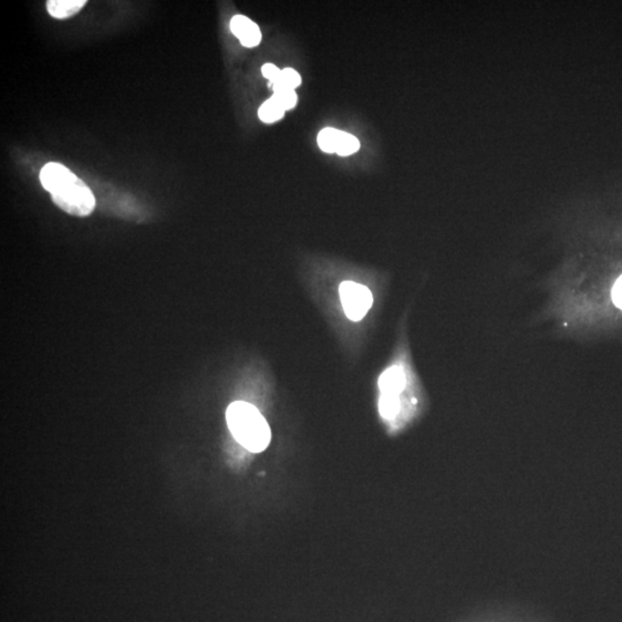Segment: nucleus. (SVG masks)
<instances>
[{"label": "nucleus", "mask_w": 622, "mask_h": 622, "mask_svg": "<svg viewBox=\"0 0 622 622\" xmlns=\"http://www.w3.org/2000/svg\"><path fill=\"white\" fill-rule=\"evenodd\" d=\"M40 183L51 194L53 203L67 214L87 217L96 205L89 187L59 163H47L40 174Z\"/></svg>", "instance_id": "f257e3e1"}, {"label": "nucleus", "mask_w": 622, "mask_h": 622, "mask_svg": "<svg viewBox=\"0 0 622 622\" xmlns=\"http://www.w3.org/2000/svg\"><path fill=\"white\" fill-rule=\"evenodd\" d=\"M227 427L240 445L260 453L269 446L271 430L260 410L249 403L236 401L226 410Z\"/></svg>", "instance_id": "f03ea898"}, {"label": "nucleus", "mask_w": 622, "mask_h": 622, "mask_svg": "<svg viewBox=\"0 0 622 622\" xmlns=\"http://www.w3.org/2000/svg\"><path fill=\"white\" fill-rule=\"evenodd\" d=\"M345 313L352 321H361L372 308L374 297L366 286L354 282H344L339 287Z\"/></svg>", "instance_id": "7ed1b4c3"}, {"label": "nucleus", "mask_w": 622, "mask_h": 622, "mask_svg": "<svg viewBox=\"0 0 622 622\" xmlns=\"http://www.w3.org/2000/svg\"><path fill=\"white\" fill-rule=\"evenodd\" d=\"M231 30L246 47H255L262 40L260 27L245 16H236L231 21Z\"/></svg>", "instance_id": "20e7f679"}, {"label": "nucleus", "mask_w": 622, "mask_h": 622, "mask_svg": "<svg viewBox=\"0 0 622 622\" xmlns=\"http://www.w3.org/2000/svg\"><path fill=\"white\" fill-rule=\"evenodd\" d=\"M379 388L383 394L398 396L405 388V375L403 369L399 366L391 367L383 372L378 381Z\"/></svg>", "instance_id": "39448f33"}, {"label": "nucleus", "mask_w": 622, "mask_h": 622, "mask_svg": "<svg viewBox=\"0 0 622 622\" xmlns=\"http://www.w3.org/2000/svg\"><path fill=\"white\" fill-rule=\"evenodd\" d=\"M86 4V0H50L47 12L56 19H67L80 12Z\"/></svg>", "instance_id": "423d86ee"}, {"label": "nucleus", "mask_w": 622, "mask_h": 622, "mask_svg": "<svg viewBox=\"0 0 622 622\" xmlns=\"http://www.w3.org/2000/svg\"><path fill=\"white\" fill-rule=\"evenodd\" d=\"M284 115H285V110L279 105L273 97L267 99V102H264L258 110V117L265 124H273V122L284 118Z\"/></svg>", "instance_id": "0eeeda50"}, {"label": "nucleus", "mask_w": 622, "mask_h": 622, "mask_svg": "<svg viewBox=\"0 0 622 622\" xmlns=\"http://www.w3.org/2000/svg\"><path fill=\"white\" fill-rule=\"evenodd\" d=\"M339 135L340 130L335 129V128H324L321 130L318 134V146L322 149L323 151L328 154H333L337 152L338 141H339Z\"/></svg>", "instance_id": "6e6552de"}, {"label": "nucleus", "mask_w": 622, "mask_h": 622, "mask_svg": "<svg viewBox=\"0 0 622 622\" xmlns=\"http://www.w3.org/2000/svg\"><path fill=\"white\" fill-rule=\"evenodd\" d=\"M273 98L276 99L279 105L285 111L294 109L297 103V95L295 90L285 87H273Z\"/></svg>", "instance_id": "1a4fd4ad"}, {"label": "nucleus", "mask_w": 622, "mask_h": 622, "mask_svg": "<svg viewBox=\"0 0 622 622\" xmlns=\"http://www.w3.org/2000/svg\"><path fill=\"white\" fill-rule=\"evenodd\" d=\"M359 141L356 139L352 134L341 132L339 135V141H338L337 152L339 156L346 157V156L353 155L356 151H359Z\"/></svg>", "instance_id": "9d476101"}, {"label": "nucleus", "mask_w": 622, "mask_h": 622, "mask_svg": "<svg viewBox=\"0 0 622 622\" xmlns=\"http://www.w3.org/2000/svg\"><path fill=\"white\" fill-rule=\"evenodd\" d=\"M400 410V401L398 396L393 394H381L379 400V412L386 420L396 417Z\"/></svg>", "instance_id": "9b49d317"}, {"label": "nucleus", "mask_w": 622, "mask_h": 622, "mask_svg": "<svg viewBox=\"0 0 622 622\" xmlns=\"http://www.w3.org/2000/svg\"><path fill=\"white\" fill-rule=\"evenodd\" d=\"M301 83H302V79H301L300 74L295 69H285L282 71V76H280L278 83L276 86H272L271 88L285 87L288 88V89L294 90L295 88L301 86Z\"/></svg>", "instance_id": "f8f14e48"}, {"label": "nucleus", "mask_w": 622, "mask_h": 622, "mask_svg": "<svg viewBox=\"0 0 622 622\" xmlns=\"http://www.w3.org/2000/svg\"><path fill=\"white\" fill-rule=\"evenodd\" d=\"M262 73H263L264 76L270 81V87H272V86H276L278 83L279 80H280V76H282V69H279L276 65H273V64H265V65L262 67Z\"/></svg>", "instance_id": "ddd939ff"}, {"label": "nucleus", "mask_w": 622, "mask_h": 622, "mask_svg": "<svg viewBox=\"0 0 622 622\" xmlns=\"http://www.w3.org/2000/svg\"><path fill=\"white\" fill-rule=\"evenodd\" d=\"M613 304H616L619 309H622V276L616 280L612 289Z\"/></svg>", "instance_id": "4468645a"}]
</instances>
